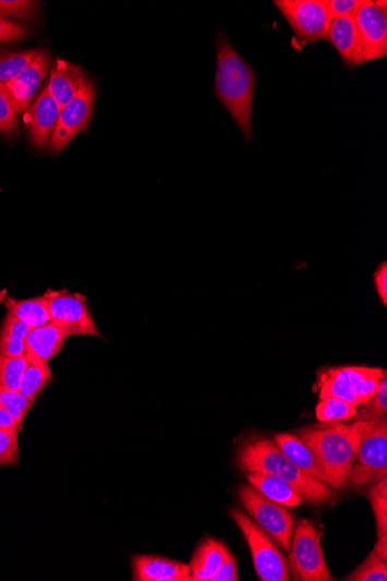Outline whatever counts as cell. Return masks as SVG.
<instances>
[{
  "label": "cell",
  "mask_w": 387,
  "mask_h": 581,
  "mask_svg": "<svg viewBox=\"0 0 387 581\" xmlns=\"http://www.w3.org/2000/svg\"><path fill=\"white\" fill-rule=\"evenodd\" d=\"M368 498L374 508L377 521L378 540L375 546L376 554L387 560V479L384 477L371 488Z\"/></svg>",
  "instance_id": "cb8c5ba5"
},
{
  "label": "cell",
  "mask_w": 387,
  "mask_h": 581,
  "mask_svg": "<svg viewBox=\"0 0 387 581\" xmlns=\"http://www.w3.org/2000/svg\"><path fill=\"white\" fill-rule=\"evenodd\" d=\"M375 4L380 11H383L384 13L387 14V3L385 2V0H382V2H380V0H377V2H375Z\"/></svg>",
  "instance_id": "ab89813d"
},
{
  "label": "cell",
  "mask_w": 387,
  "mask_h": 581,
  "mask_svg": "<svg viewBox=\"0 0 387 581\" xmlns=\"http://www.w3.org/2000/svg\"><path fill=\"white\" fill-rule=\"evenodd\" d=\"M33 404L34 402L24 396L20 390L0 388V407H2L13 417L21 429Z\"/></svg>",
  "instance_id": "f1b7e54d"
},
{
  "label": "cell",
  "mask_w": 387,
  "mask_h": 581,
  "mask_svg": "<svg viewBox=\"0 0 387 581\" xmlns=\"http://www.w3.org/2000/svg\"><path fill=\"white\" fill-rule=\"evenodd\" d=\"M238 463L247 472L283 480L309 503L321 504L335 496L330 485L307 475L271 440L252 438L245 441L238 450Z\"/></svg>",
  "instance_id": "7a4b0ae2"
},
{
  "label": "cell",
  "mask_w": 387,
  "mask_h": 581,
  "mask_svg": "<svg viewBox=\"0 0 387 581\" xmlns=\"http://www.w3.org/2000/svg\"><path fill=\"white\" fill-rule=\"evenodd\" d=\"M68 338L69 335L60 324L50 322L29 331L25 341V355L27 360L49 362L62 351Z\"/></svg>",
  "instance_id": "d6986e66"
},
{
  "label": "cell",
  "mask_w": 387,
  "mask_h": 581,
  "mask_svg": "<svg viewBox=\"0 0 387 581\" xmlns=\"http://www.w3.org/2000/svg\"><path fill=\"white\" fill-rule=\"evenodd\" d=\"M95 87L86 81L78 94L61 108L57 129L49 142V150L60 154L88 124L94 112Z\"/></svg>",
  "instance_id": "8fae6325"
},
{
  "label": "cell",
  "mask_w": 387,
  "mask_h": 581,
  "mask_svg": "<svg viewBox=\"0 0 387 581\" xmlns=\"http://www.w3.org/2000/svg\"><path fill=\"white\" fill-rule=\"evenodd\" d=\"M229 549L213 537L201 541L190 561V581H211L222 567Z\"/></svg>",
  "instance_id": "ffe728a7"
},
{
  "label": "cell",
  "mask_w": 387,
  "mask_h": 581,
  "mask_svg": "<svg viewBox=\"0 0 387 581\" xmlns=\"http://www.w3.org/2000/svg\"><path fill=\"white\" fill-rule=\"evenodd\" d=\"M354 463L348 481L360 486L386 477L387 421L355 422Z\"/></svg>",
  "instance_id": "277c9868"
},
{
  "label": "cell",
  "mask_w": 387,
  "mask_h": 581,
  "mask_svg": "<svg viewBox=\"0 0 387 581\" xmlns=\"http://www.w3.org/2000/svg\"><path fill=\"white\" fill-rule=\"evenodd\" d=\"M322 534L311 520H301L293 530L289 572L298 581H334L321 544Z\"/></svg>",
  "instance_id": "5b68a950"
},
{
  "label": "cell",
  "mask_w": 387,
  "mask_h": 581,
  "mask_svg": "<svg viewBox=\"0 0 387 581\" xmlns=\"http://www.w3.org/2000/svg\"><path fill=\"white\" fill-rule=\"evenodd\" d=\"M38 3L28 0H0V16H12L16 20H27L32 16Z\"/></svg>",
  "instance_id": "836d02e7"
},
{
  "label": "cell",
  "mask_w": 387,
  "mask_h": 581,
  "mask_svg": "<svg viewBox=\"0 0 387 581\" xmlns=\"http://www.w3.org/2000/svg\"><path fill=\"white\" fill-rule=\"evenodd\" d=\"M216 78L214 94L222 102L241 130L245 141L253 142V99L256 75L249 63L239 56L228 36H216Z\"/></svg>",
  "instance_id": "6da1fadb"
},
{
  "label": "cell",
  "mask_w": 387,
  "mask_h": 581,
  "mask_svg": "<svg viewBox=\"0 0 387 581\" xmlns=\"http://www.w3.org/2000/svg\"><path fill=\"white\" fill-rule=\"evenodd\" d=\"M301 48L326 39L331 22L326 0H274Z\"/></svg>",
  "instance_id": "ba28073f"
},
{
  "label": "cell",
  "mask_w": 387,
  "mask_h": 581,
  "mask_svg": "<svg viewBox=\"0 0 387 581\" xmlns=\"http://www.w3.org/2000/svg\"><path fill=\"white\" fill-rule=\"evenodd\" d=\"M325 40L337 49L346 69L353 70L363 64L361 39L353 16L331 21Z\"/></svg>",
  "instance_id": "2e32d148"
},
{
  "label": "cell",
  "mask_w": 387,
  "mask_h": 581,
  "mask_svg": "<svg viewBox=\"0 0 387 581\" xmlns=\"http://www.w3.org/2000/svg\"><path fill=\"white\" fill-rule=\"evenodd\" d=\"M249 483L270 500L286 507H297L303 497L290 484L278 477L249 472Z\"/></svg>",
  "instance_id": "7402d4cb"
},
{
  "label": "cell",
  "mask_w": 387,
  "mask_h": 581,
  "mask_svg": "<svg viewBox=\"0 0 387 581\" xmlns=\"http://www.w3.org/2000/svg\"><path fill=\"white\" fill-rule=\"evenodd\" d=\"M27 366L26 355L7 356L0 354V388L20 390Z\"/></svg>",
  "instance_id": "83f0119b"
},
{
  "label": "cell",
  "mask_w": 387,
  "mask_h": 581,
  "mask_svg": "<svg viewBox=\"0 0 387 581\" xmlns=\"http://www.w3.org/2000/svg\"><path fill=\"white\" fill-rule=\"evenodd\" d=\"M50 56L45 49L35 51L29 65L13 81L0 84L17 114H25L36 93L47 76Z\"/></svg>",
  "instance_id": "4fadbf2b"
},
{
  "label": "cell",
  "mask_w": 387,
  "mask_h": 581,
  "mask_svg": "<svg viewBox=\"0 0 387 581\" xmlns=\"http://www.w3.org/2000/svg\"><path fill=\"white\" fill-rule=\"evenodd\" d=\"M132 568L135 581H190V566L170 558L135 555Z\"/></svg>",
  "instance_id": "e0dca14e"
},
{
  "label": "cell",
  "mask_w": 387,
  "mask_h": 581,
  "mask_svg": "<svg viewBox=\"0 0 387 581\" xmlns=\"http://www.w3.org/2000/svg\"><path fill=\"white\" fill-rule=\"evenodd\" d=\"M348 581H386L387 565L376 552H372L354 572L347 576Z\"/></svg>",
  "instance_id": "f546056e"
},
{
  "label": "cell",
  "mask_w": 387,
  "mask_h": 581,
  "mask_svg": "<svg viewBox=\"0 0 387 581\" xmlns=\"http://www.w3.org/2000/svg\"><path fill=\"white\" fill-rule=\"evenodd\" d=\"M375 286L378 296L384 305L387 304V264L384 262L379 265L375 274Z\"/></svg>",
  "instance_id": "74e56055"
},
{
  "label": "cell",
  "mask_w": 387,
  "mask_h": 581,
  "mask_svg": "<svg viewBox=\"0 0 387 581\" xmlns=\"http://www.w3.org/2000/svg\"><path fill=\"white\" fill-rule=\"evenodd\" d=\"M0 428H20L13 417L0 407Z\"/></svg>",
  "instance_id": "f35d334b"
},
{
  "label": "cell",
  "mask_w": 387,
  "mask_h": 581,
  "mask_svg": "<svg viewBox=\"0 0 387 581\" xmlns=\"http://www.w3.org/2000/svg\"><path fill=\"white\" fill-rule=\"evenodd\" d=\"M20 428H0V468L20 462Z\"/></svg>",
  "instance_id": "1f68e13d"
},
{
  "label": "cell",
  "mask_w": 387,
  "mask_h": 581,
  "mask_svg": "<svg viewBox=\"0 0 387 581\" xmlns=\"http://www.w3.org/2000/svg\"><path fill=\"white\" fill-rule=\"evenodd\" d=\"M0 302L8 308V314L27 324L31 329L40 328L51 322L49 304L45 296L15 300L3 293Z\"/></svg>",
  "instance_id": "44dd1931"
},
{
  "label": "cell",
  "mask_w": 387,
  "mask_h": 581,
  "mask_svg": "<svg viewBox=\"0 0 387 581\" xmlns=\"http://www.w3.org/2000/svg\"><path fill=\"white\" fill-rule=\"evenodd\" d=\"M44 296L49 304L51 322L60 324L69 337H102L84 295L70 293L66 289H49Z\"/></svg>",
  "instance_id": "30bf717a"
},
{
  "label": "cell",
  "mask_w": 387,
  "mask_h": 581,
  "mask_svg": "<svg viewBox=\"0 0 387 581\" xmlns=\"http://www.w3.org/2000/svg\"><path fill=\"white\" fill-rule=\"evenodd\" d=\"M17 113L5 90L0 86V133L12 135L17 131Z\"/></svg>",
  "instance_id": "d6a6232c"
},
{
  "label": "cell",
  "mask_w": 387,
  "mask_h": 581,
  "mask_svg": "<svg viewBox=\"0 0 387 581\" xmlns=\"http://www.w3.org/2000/svg\"><path fill=\"white\" fill-rule=\"evenodd\" d=\"M230 517L247 541L257 576L263 581H289L288 562L262 526L237 508L230 511Z\"/></svg>",
  "instance_id": "52a82bcc"
},
{
  "label": "cell",
  "mask_w": 387,
  "mask_h": 581,
  "mask_svg": "<svg viewBox=\"0 0 387 581\" xmlns=\"http://www.w3.org/2000/svg\"><path fill=\"white\" fill-rule=\"evenodd\" d=\"M362 46L363 63L387 57V14L374 0H363L353 15Z\"/></svg>",
  "instance_id": "7c38bea8"
},
{
  "label": "cell",
  "mask_w": 387,
  "mask_h": 581,
  "mask_svg": "<svg viewBox=\"0 0 387 581\" xmlns=\"http://www.w3.org/2000/svg\"><path fill=\"white\" fill-rule=\"evenodd\" d=\"M274 443L285 453L286 457L294 464H297L307 475L316 477L335 488H339V485L330 472L323 464L315 452L307 447L298 435L281 433L276 434Z\"/></svg>",
  "instance_id": "9a60e30c"
},
{
  "label": "cell",
  "mask_w": 387,
  "mask_h": 581,
  "mask_svg": "<svg viewBox=\"0 0 387 581\" xmlns=\"http://www.w3.org/2000/svg\"><path fill=\"white\" fill-rule=\"evenodd\" d=\"M86 81L85 72L80 65L59 59L52 64L47 88L62 108L78 94Z\"/></svg>",
  "instance_id": "ac0fdd59"
},
{
  "label": "cell",
  "mask_w": 387,
  "mask_h": 581,
  "mask_svg": "<svg viewBox=\"0 0 387 581\" xmlns=\"http://www.w3.org/2000/svg\"><path fill=\"white\" fill-rule=\"evenodd\" d=\"M386 371L372 367H340L325 372L319 379L321 398L337 397L355 408L365 406L376 394Z\"/></svg>",
  "instance_id": "8992f818"
},
{
  "label": "cell",
  "mask_w": 387,
  "mask_h": 581,
  "mask_svg": "<svg viewBox=\"0 0 387 581\" xmlns=\"http://www.w3.org/2000/svg\"><path fill=\"white\" fill-rule=\"evenodd\" d=\"M297 435L316 453L330 475L336 479L339 488L344 486L354 463L353 425L322 423L301 428Z\"/></svg>",
  "instance_id": "3957f363"
},
{
  "label": "cell",
  "mask_w": 387,
  "mask_h": 581,
  "mask_svg": "<svg viewBox=\"0 0 387 581\" xmlns=\"http://www.w3.org/2000/svg\"><path fill=\"white\" fill-rule=\"evenodd\" d=\"M35 51H10L0 49V84L9 83L20 76L32 62Z\"/></svg>",
  "instance_id": "4316f807"
},
{
  "label": "cell",
  "mask_w": 387,
  "mask_h": 581,
  "mask_svg": "<svg viewBox=\"0 0 387 581\" xmlns=\"http://www.w3.org/2000/svg\"><path fill=\"white\" fill-rule=\"evenodd\" d=\"M27 34L28 27L26 25L0 16V44L23 40Z\"/></svg>",
  "instance_id": "e575fe53"
},
{
  "label": "cell",
  "mask_w": 387,
  "mask_h": 581,
  "mask_svg": "<svg viewBox=\"0 0 387 581\" xmlns=\"http://www.w3.org/2000/svg\"><path fill=\"white\" fill-rule=\"evenodd\" d=\"M31 330L27 324L8 314L0 328V354L25 355V341Z\"/></svg>",
  "instance_id": "603a6c76"
},
{
  "label": "cell",
  "mask_w": 387,
  "mask_h": 581,
  "mask_svg": "<svg viewBox=\"0 0 387 581\" xmlns=\"http://www.w3.org/2000/svg\"><path fill=\"white\" fill-rule=\"evenodd\" d=\"M61 108L50 96L47 86L25 113L28 135L35 147L46 148L59 121Z\"/></svg>",
  "instance_id": "5bb4252c"
},
{
  "label": "cell",
  "mask_w": 387,
  "mask_h": 581,
  "mask_svg": "<svg viewBox=\"0 0 387 581\" xmlns=\"http://www.w3.org/2000/svg\"><path fill=\"white\" fill-rule=\"evenodd\" d=\"M387 414V376L380 379L376 394L365 404V408L358 411L355 422H371L383 420Z\"/></svg>",
  "instance_id": "4dcf8cb0"
},
{
  "label": "cell",
  "mask_w": 387,
  "mask_h": 581,
  "mask_svg": "<svg viewBox=\"0 0 387 581\" xmlns=\"http://www.w3.org/2000/svg\"><path fill=\"white\" fill-rule=\"evenodd\" d=\"M358 409L337 397L321 398L316 408L317 420L324 424H336L353 420Z\"/></svg>",
  "instance_id": "484cf974"
},
{
  "label": "cell",
  "mask_w": 387,
  "mask_h": 581,
  "mask_svg": "<svg viewBox=\"0 0 387 581\" xmlns=\"http://www.w3.org/2000/svg\"><path fill=\"white\" fill-rule=\"evenodd\" d=\"M239 499L255 522L285 550L290 552L294 518L287 507L270 500L252 485L239 488Z\"/></svg>",
  "instance_id": "9c48e42d"
},
{
  "label": "cell",
  "mask_w": 387,
  "mask_h": 581,
  "mask_svg": "<svg viewBox=\"0 0 387 581\" xmlns=\"http://www.w3.org/2000/svg\"><path fill=\"white\" fill-rule=\"evenodd\" d=\"M363 0H326L331 21L337 17L353 16Z\"/></svg>",
  "instance_id": "d590c367"
},
{
  "label": "cell",
  "mask_w": 387,
  "mask_h": 581,
  "mask_svg": "<svg viewBox=\"0 0 387 581\" xmlns=\"http://www.w3.org/2000/svg\"><path fill=\"white\" fill-rule=\"evenodd\" d=\"M237 580H238L237 561H235L234 556L229 550L226 556L222 567H220V569L214 576L211 581H237Z\"/></svg>",
  "instance_id": "8d00e7d4"
},
{
  "label": "cell",
  "mask_w": 387,
  "mask_h": 581,
  "mask_svg": "<svg viewBox=\"0 0 387 581\" xmlns=\"http://www.w3.org/2000/svg\"><path fill=\"white\" fill-rule=\"evenodd\" d=\"M27 361L28 366L23 375L20 391L35 403L51 383L52 373L47 361Z\"/></svg>",
  "instance_id": "d4e9b609"
}]
</instances>
